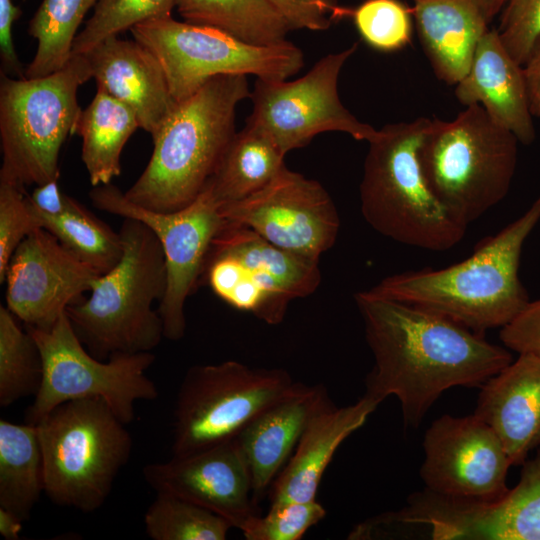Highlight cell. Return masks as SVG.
Wrapping results in <instances>:
<instances>
[{"mask_svg":"<svg viewBox=\"0 0 540 540\" xmlns=\"http://www.w3.org/2000/svg\"><path fill=\"white\" fill-rule=\"evenodd\" d=\"M410 10L399 0H365L350 11L362 39L381 52H394L410 43Z\"/></svg>","mask_w":540,"mask_h":540,"instance_id":"34","label":"cell"},{"mask_svg":"<svg viewBox=\"0 0 540 540\" xmlns=\"http://www.w3.org/2000/svg\"><path fill=\"white\" fill-rule=\"evenodd\" d=\"M357 48L353 43L345 50L327 54L293 81L257 79L250 94L252 112L246 125L267 135L285 154L328 131L344 132L368 143L375 139L379 130L359 121L338 96L340 72Z\"/></svg>","mask_w":540,"mask_h":540,"instance_id":"14","label":"cell"},{"mask_svg":"<svg viewBox=\"0 0 540 540\" xmlns=\"http://www.w3.org/2000/svg\"><path fill=\"white\" fill-rule=\"evenodd\" d=\"M355 302L374 357L365 395L379 404L396 396L405 426L417 427L447 389L481 387L513 360L506 347L440 313L368 290Z\"/></svg>","mask_w":540,"mask_h":540,"instance_id":"1","label":"cell"},{"mask_svg":"<svg viewBox=\"0 0 540 540\" xmlns=\"http://www.w3.org/2000/svg\"><path fill=\"white\" fill-rule=\"evenodd\" d=\"M379 403L363 395L345 407L328 405L308 422L291 457L272 483L270 504L317 499L322 476L341 443L366 422Z\"/></svg>","mask_w":540,"mask_h":540,"instance_id":"23","label":"cell"},{"mask_svg":"<svg viewBox=\"0 0 540 540\" xmlns=\"http://www.w3.org/2000/svg\"><path fill=\"white\" fill-rule=\"evenodd\" d=\"M22 522L17 515L0 507V534L6 540H17L22 530Z\"/></svg>","mask_w":540,"mask_h":540,"instance_id":"43","label":"cell"},{"mask_svg":"<svg viewBox=\"0 0 540 540\" xmlns=\"http://www.w3.org/2000/svg\"><path fill=\"white\" fill-rule=\"evenodd\" d=\"M499 337L507 349L540 358V299L529 301L501 328Z\"/></svg>","mask_w":540,"mask_h":540,"instance_id":"39","label":"cell"},{"mask_svg":"<svg viewBox=\"0 0 540 540\" xmlns=\"http://www.w3.org/2000/svg\"><path fill=\"white\" fill-rule=\"evenodd\" d=\"M97 89L129 106L152 137L177 105L158 59L137 40L111 36L84 53Z\"/></svg>","mask_w":540,"mask_h":540,"instance_id":"19","label":"cell"},{"mask_svg":"<svg viewBox=\"0 0 540 540\" xmlns=\"http://www.w3.org/2000/svg\"><path fill=\"white\" fill-rule=\"evenodd\" d=\"M21 16V9L12 0H0V58L1 72L18 78L25 77L13 42L14 22Z\"/></svg>","mask_w":540,"mask_h":540,"instance_id":"40","label":"cell"},{"mask_svg":"<svg viewBox=\"0 0 540 540\" xmlns=\"http://www.w3.org/2000/svg\"><path fill=\"white\" fill-rule=\"evenodd\" d=\"M289 29L323 31L330 27L336 15L343 11L338 0H268Z\"/></svg>","mask_w":540,"mask_h":540,"instance_id":"38","label":"cell"},{"mask_svg":"<svg viewBox=\"0 0 540 540\" xmlns=\"http://www.w3.org/2000/svg\"><path fill=\"white\" fill-rule=\"evenodd\" d=\"M90 78L84 54H73L61 69L42 77L1 72L0 179L22 187L58 180L61 147L82 111L78 89Z\"/></svg>","mask_w":540,"mask_h":540,"instance_id":"8","label":"cell"},{"mask_svg":"<svg viewBox=\"0 0 540 540\" xmlns=\"http://www.w3.org/2000/svg\"><path fill=\"white\" fill-rule=\"evenodd\" d=\"M176 9L186 22L256 45L283 42L290 31L268 0H177Z\"/></svg>","mask_w":540,"mask_h":540,"instance_id":"28","label":"cell"},{"mask_svg":"<svg viewBox=\"0 0 540 540\" xmlns=\"http://www.w3.org/2000/svg\"><path fill=\"white\" fill-rule=\"evenodd\" d=\"M412 1L419 39L435 75L456 85L470 69L488 20L475 0Z\"/></svg>","mask_w":540,"mask_h":540,"instance_id":"24","label":"cell"},{"mask_svg":"<svg viewBox=\"0 0 540 540\" xmlns=\"http://www.w3.org/2000/svg\"><path fill=\"white\" fill-rule=\"evenodd\" d=\"M474 414L499 437L512 465L540 449V358L519 354L482 386Z\"/></svg>","mask_w":540,"mask_h":540,"instance_id":"21","label":"cell"},{"mask_svg":"<svg viewBox=\"0 0 540 540\" xmlns=\"http://www.w3.org/2000/svg\"><path fill=\"white\" fill-rule=\"evenodd\" d=\"M303 385L284 369L235 360L192 366L176 397L172 457L234 440L260 413Z\"/></svg>","mask_w":540,"mask_h":540,"instance_id":"9","label":"cell"},{"mask_svg":"<svg viewBox=\"0 0 540 540\" xmlns=\"http://www.w3.org/2000/svg\"><path fill=\"white\" fill-rule=\"evenodd\" d=\"M125 425L100 398L64 402L36 424L53 503L84 513L104 504L132 452Z\"/></svg>","mask_w":540,"mask_h":540,"instance_id":"7","label":"cell"},{"mask_svg":"<svg viewBox=\"0 0 540 540\" xmlns=\"http://www.w3.org/2000/svg\"><path fill=\"white\" fill-rule=\"evenodd\" d=\"M119 233V262L97 277L88 298L66 310L79 340L100 360L151 352L164 337L161 316L153 308L167 289L162 246L147 225L133 218H124Z\"/></svg>","mask_w":540,"mask_h":540,"instance_id":"4","label":"cell"},{"mask_svg":"<svg viewBox=\"0 0 540 540\" xmlns=\"http://www.w3.org/2000/svg\"><path fill=\"white\" fill-rule=\"evenodd\" d=\"M44 464L36 425L0 420V507L21 520L44 492Z\"/></svg>","mask_w":540,"mask_h":540,"instance_id":"27","label":"cell"},{"mask_svg":"<svg viewBox=\"0 0 540 540\" xmlns=\"http://www.w3.org/2000/svg\"><path fill=\"white\" fill-rule=\"evenodd\" d=\"M99 275L39 227L19 244L8 264L6 307L25 326L50 330L69 306L90 292Z\"/></svg>","mask_w":540,"mask_h":540,"instance_id":"17","label":"cell"},{"mask_svg":"<svg viewBox=\"0 0 540 540\" xmlns=\"http://www.w3.org/2000/svg\"><path fill=\"white\" fill-rule=\"evenodd\" d=\"M432 120L387 124L369 142L360 183L361 212L381 235L430 251L456 246L467 227L441 205L424 178L420 143Z\"/></svg>","mask_w":540,"mask_h":540,"instance_id":"5","label":"cell"},{"mask_svg":"<svg viewBox=\"0 0 540 540\" xmlns=\"http://www.w3.org/2000/svg\"><path fill=\"white\" fill-rule=\"evenodd\" d=\"M455 96L465 105L479 104L521 144L536 138L523 66L503 46L497 29L478 42L468 73L456 84Z\"/></svg>","mask_w":540,"mask_h":540,"instance_id":"22","label":"cell"},{"mask_svg":"<svg viewBox=\"0 0 540 540\" xmlns=\"http://www.w3.org/2000/svg\"><path fill=\"white\" fill-rule=\"evenodd\" d=\"M143 476L156 494L192 502L241 532L259 515L249 469L234 440L167 462L147 464Z\"/></svg>","mask_w":540,"mask_h":540,"instance_id":"18","label":"cell"},{"mask_svg":"<svg viewBox=\"0 0 540 540\" xmlns=\"http://www.w3.org/2000/svg\"><path fill=\"white\" fill-rule=\"evenodd\" d=\"M318 262L282 249L246 226L224 221L202 277L228 305L275 325L284 319L291 300L318 288Z\"/></svg>","mask_w":540,"mask_h":540,"instance_id":"11","label":"cell"},{"mask_svg":"<svg viewBox=\"0 0 540 540\" xmlns=\"http://www.w3.org/2000/svg\"><path fill=\"white\" fill-rule=\"evenodd\" d=\"M530 111L540 117V36L534 43L530 55L523 65Z\"/></svg>","mask_w":540,"mask_h":540,"instance_id":"42","label":"cell"},{"mask_svg":"<svg viewBox=\"0 0 540 540\" xmlns=\"http://www.w3.org/2000/svg\"><path fill=\"white\" fill-rule=\"evenodd\" d=\"M25 328L38 344L43 362L41 386L27 409L26 423L36 425L64 402L100 398L127 425L135 418L137 401L158 397L155 383L146 375L155 361L153 353L97 359L77 337L66 312L50 330Z\"/></svg>","mask_w":540,"mask_h":540,"instance_id":"12","label":"cell"},{"mask_svg":"<svg viewBox=\"0 0 540 540\" xmlns=\"http://www.w3.org/2000/svg\"><path fill=\"white\" fill-rule=\"evenodd\" d=\"M19 319L0 306V407L36 395L42 382L43 362L40 349Z\"/></svg>","mask_w":540,"mask_h":540,"instance_id":"31","label":"cell"},{"mask_svg":"<svg viewBox=\"0 0 540 540\" xmlns=\"http://www.w3.org/2000/svg\"><path fill=\"white\" fill-rule=\"evenodd\" d=\"M27 202L37 225L99 274L111 270L121 259L123 244L119 232L92 215L78 201L58 216L44 214Z\"/></svg>","mask_w":540,"mask_h":540,"instance_id":"30","label":"cell"},{"mask_svg":"<svg viewBox=\"0 0 540 540\" xmlns=\"http://www.w3.org/2000/svg\"><path fill=\"white\" fill-rule=\"evenodd\" d=\"M519 143L481 105L473 104L452 121L432 120L418 159L436 199L467 227L506 197Z\"/></svg>","mask_w":540,"mask_h":540,"instance_id":"6","label":"cell"},{"mask_svg":"<svg viewBox=\"0 0 540 540\" xmlns=\"http://www.w3.org/2000/svg\"><path fill=\"white\" fill-rule=\"evenodd\" d=\"M177 0H98L92 16L77 34L73 54H84L104 39L154 18L172 16Z\"/></svg>","mask_w":540,"mask_h":540,"instance_id":"33","label":"cell"},{"mask_svg":"<svg viewBox=\"0 0 540 540\" xmlns=\"http://www.w3.org/2000/svg\"><path fill=\"white\" fill-rule=\"evenodd\" d=\"M539 221L540 195L468 258L442 269L394 274L368 291L440 313L482 335L502 328L530 301L519 268L524 243Z\"/></svg>","mask_w":540,"mask_h":540,"instance_id":"2","label":"cell"},{"mask_svg":"<svg viewBox=\"0 0 540 540\" xmlns=\"http://www.w3.org/2000/svg\"><path fill=\"white\" fill-rule=\"evenodd\" d=\"M89 197L97 209L139 220L157 236L167 266V289L158 312L164 337L173 341L181 339L186 330V300L202 278L206 256L224 222L221 204L211 188L206 185L187 206L167 213L131 202L111 183L93 187Z\"/></svg>","mask_w":540,"mask_h":540,"instance_id":"13","label":"cell"},{"mask_svg":"<svg viewBox=\"0 0 540 540\" xmlns=\"http://www.w3.org/2000/svg\"><path fill=\"white\" fill-rule=\"evenodd\" d=\"M285 156L271 138L245 125L207 185L221 205L240 201L267 186L286 167Z\"/></svg>","mask_w":540,"mask_h":540,"instance_id":"26","label":"cell"},{"mask_svg":"<svg viewBox=\"0 0 540 540\" xmlns=\"http://www.w3.org/2000/svg\"><path fill=\"white\" fill-rule=\"evenodd\" d=\"M220 212L225 222L246 226L282 249L316 260L334 245L340 228L325 188L287 167L260 191L221 205Z\"/></svg>","mask_w":540,"mask_h":540,"instance_id":"15","label":"cell"},{"mask_svg":"<svg viewBox=\"0 0 540 540\" xmlns=\"http://www.w3.org/2000/svg\"><path fill=\"white\" fill-rule=\"evenodd\" d=\"M138 127V117L129 106L97 89L74 128L82 138L81 158L93 187L120 175L122 150Z\"/></svg>","mask_w":540,"mask_h":540,"instance_id":"25","label":"cell"},{"mask_svg":"<svg viewBox=\"0 0 540 540\" xmlns=\"http://www.w3.org/2000/svg\"><path fill=\"white\" fill-rule=\"evenodd\" d=\"M153 540H224L233 528L217 514L184 499L157 494L144 516Z\"/></svg>","mask_w":540,"mask_h":540,"instance_id":"32","label":"cell"},{"mask_svg":"<svg viewBox=\"0 0 540 540\" xmlns=\"http://www.w3.org/2000/svg\"><path fill=\"white\" fill-rule=\"evenodd\" d=\"M98 0H42L28 25L37 41L35 55L25 77L49 75L67 64L72 56L77 30Z\"/></svg>","mask_w":540,"mask_h":540,"instance_id":"29","label":"cell"},{"mask_svg":"<svg viewBox=\"0 0 540 540\" xmlns=\"http://www.w3.org/2000/svg\"><path fill=\"white\" fill-rule=\"evenodd\" d=\"M27 196L37 210L51 216L66 213L77 202V200L61 191L58 180L37 185L33 192L30 195L27 194Z\"/></svg>","mask_w":540,"mask_h":540,"instance_id":"41","label":"cell"},{"mask_svg":"<svg viewBox=\"0 0 540 540\" xmlns=\"http://www.w3.org/2000/svg\"><path fill=\"white\" fill-rule=\"evenodd\" d=\"M326 516L317 501H285L270 504L268 512L257 515L242 531L247 540H299Z\"/></svg>","mask_w":540,"mask_h":540,"instance_id":"35","label":"cell"},{"mask_svg":"<svg viewBox=\"0 0 540 540\" xmlns=\"http://www.w3.org/2000/svg\"><path fill=\"white\" fill-rule=\"evenodd\" d=\"M130 32L160 62L177 103L216 76L254 75L281 81L304 66L303 52L287 40L251 44L222 30L177 21L172 16L141 22Z\"/></svg>","mask_w":540,"mask_h":540,"instance_id":"10","label":"cell"},{"mask_svg":"<svg viewBox=\"0 0 540 540\" xmlns=\"http://www.w3.org/2000/svg\"><path fill=\"white\" fill-rule=\"evenodd\" d=\"M250 94L247 76L220 75L177 103L152 137L151 158L126 198L164 213L191 203L214 175L236 133V108Z\"/></svg>","mask_w":540,"mask_h":540,"instance_id":"3","label":"cell"},{"mask_svg":"<svg viewBox=\"0 0 540 540\" xmlns=\"http://www.w3.org/2000/svg\"><path fill=\"white\" fill-rule=\"evenodd\" d=\"M330 404L323 385L304 384L260 413L236 436L257 505L291 457L310 419Z\"/></svg>","mask_w":540,"mask_h":540,"instance_id":"20","label":"cell"},{"mask_svg":"<svg viewBox=\"0 0 540 540\" xmlns=\"http://www.w3.org/2000/svg\"><path fill=\"white\" fill-rule=\"evenodd\" d=\"M423 448L420 475L434 493L491 500L509 490L511 461L496 433L475 414L436 419L425 433Z\"/></svg>","mask_w":540,"mask_h":540,"instance_id":"16","label":"cell"},{"mask_svg":"<svg viewBox=\"0 0 540 540\" xmlns=\"http://www.w3.org/2000/svg\"><path fill=\"white\" fill-rule=\"evenodd\" d=\"M484 14L485 18L490 22L493 17L499 13L507 0H475Z\"/></svg>","mask_w":540,"mask_h":540,"instance_id":"44","label":"cell"},{"mask_svg":"<svg viewBox=\"0 0 540 540\" xmlns=\"http://www.w3.org/2000/svg\"><path fill=\"white\" fill-rule=\"evenodd\" d=\"M502 12L499 38L521 66L527 61L540 36V0H507Z\"/></svg>","mask_w":540,"mask_h":540,"instance_id":"37","label":"cell"},{"mask_svg":"<svg viewBox=\"0 0 540 540\" xmlns=\"http://www.w3.org/2000/svg\"><path fill=\"white\" fill-rule=\"evenodd\" d=\"M39 228L27 202L25 187L0 179V282L19 244Z\"/></svg>","mask_w":540,"mask_h":540,"instance_id":"36","label":"cell"}]
</instances>
